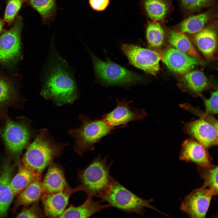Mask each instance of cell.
Returning <instances> with one entry per match:
<instances>
[{
    "mask_svg": "<svg viewBox=\"0 0 218 218\" xmlns=\"http://www.w3.org/2000/svg\"><path fill=\"white\" fill-rule=\"evenodd\" d=\"M40 93L45 99L52 100L58 106L72 104L79 97L73 69L58 53L54 38L46 60Z\"/></svg>",
    "mask_w": 218,
    "mask_h": 218,
    "instance_id": "obj_1",
    "label": "cell"
},
{
    "mask_svg": "<svg viewBox=\"0 0 218 218\" xmlns=\"http://www.w3.org/2000/svg\"><path fill=\"white\" fill-rule=\"evenodd\" d=\"M67 145L56 141L47 128L41 129L28 146L21 162L41 178L45 169L63 153Z\"/></svg>",
    "mask_w": 218,
    "mask_h": 218,
    "instance_id": "obj_2",
    "label": "cell"
},
{
    "mask_svg": "<svg viewBox=\"0 0 218 218\" xmlns=\"http://www.w3.org/2000/svg\"><path fill=\"white\" fill-rule=\"evenodd\" d=\"M107 158L106 157L102 158L99 155L86 168L78 171V179L81 183L75 190L76 192H84L87 196L86 200L92 199L93 197L105 193L110 188L112 178L110 170L114 161L107 165Z\"/></svg>",
    "mask_w": 218,
    "mask_h": 218,
    "instance_id": "obj_3",
    "label": "cell"
},
{
    "mask_svg": "<svg viewBox=\"0 0 218 218\" xmlns=\"http://www.w3.org/2000/svg\"><path fill=\"white\" fill-rule=\"evenodd\" d=\"M79 117L82 123L81 126L70 129L68 132L75 141L74 150L81 156L87 151L94 150V144L110 134L115 127L102 119L92 120L82 114Z\"/></svg>",
    "mask_w": 218,
    "mask_h": 218,
    "instance_id": "obj_4",
    "label": "cell"
},
{
    "mask_svg": "<svg viewBox=\"0 0 218 218\" xmlns=\"http://www.w3.org/2000/svg\"><path fill=\"white\" fill-rule=\"evenodd\" d=\"M97 197L101 200L106 201L111 206L129 213H134L144 215L145 208H149L162 213L150 203L153 199H143L127 189L113 177L111 187L105 193Z\"/></svg>",
    "mask_w": 218,
    "mask_h": 218,
    "instance_id": "obj_5",
    "label": "cell"
},
{
    "mask_svg": "<svg viewBox=\"0 0 218 218\" xmlns=\"http://www.w3.org/2000/svg\"><path fill=\"white\" fill-rule=\"evenodd\" d=\"M92 59L97 77L102 83L108 85L143 82V76L110 61H104L96 56L86 46Z\"/></svg>",
    "mask_w": 218,
    "mask_h": 218,
    "instance_id": "obj_6",
    "label": "cell"
},
{
    "mask_svg": "<svg viewBox=\"0 0 218 218\" xmlns=\"http://www.w3.org/2000/svg\"><path fill=\"white\" fill-rule=\"evenodd\" d=\"M0 133L5 147L13 154L20 153L28 146L32 132L29 124L23 121H14L7 115Z\"/></svg>",
    "mask_w": 218,
    "mask_h": 218,
    "instance_id": "obj_7",
    "label": "cell"
},
{
    "mask_svg": "<svg viewBox=\"0 0 218 218\" xmlns=\"http://www.w3.org/2000/svg\"><path fill=\"white\" fill-rule=\"evenodd\" d=\"M121 50L130 64L147 73L156 76L159 71L162 56L149 48L131 44H122Z\"/></svg>",
    "mask_w": 218,
    "mask_h": 218,
    "instance_id": "obj_8",
    "label": "cell"
},
{
    "mask_svg": "<svg viewBox=\"0 0 218 218\" xmlns=\"http://www.w3.org/2000/svg\"><path fill=\"white\" fill-rule=\"evenodd\" d=\"M23 20L18 16L12 27L0 36V61L9 63L16 59L19 55L21 49V35Z\"/></svg>",
    "mask_w": 218,
    "mask_h": 218,
    "instance_id": "obj_9",
    "label": "cell"
},
{
    "mask_svg": "<svg viewBox=\"0 0 218 218\" xmlns=\"http://www.w3.org/2000/svg\"><path fill=\"white\" fill-rule=\"evenodd\" d=\"M213 196L207 188L201 187L194 189L185 197L180 209L190 218H205Z\"/></svg>",
    "mask_w": 218,
    "mask_h": 218,
    "instance_id": "obj_10",
    "label": "cell"
},
{
    "mask_svg": "<svg viewBox=\"0 0 218 218\" xmlns=\"http://www.w3.org/2000/svg\"><path fill=\"white\" fill-rule=\"evenodd\" d=\"M131 101H117L116 108L102 116V119L112 126H126L131 121H139L147 116L144 109L135 108L130 105Z\"/></svg>",
    "mask_w": 218,
    "mask_h": 218,
    "instance_id": "obj_11",
    "label": "cell"
},
{
    "mask_svg": "<svg viewBox=\"0 0 218 218\" xmlns=\"http://www.w3.org/2000/svg\"><path fill=\"white\" fill-rule=\"evenodd\" d=\"M184 131L207 149L218 145V127L205 119L200 118L185 124Z\"/></svg>",
    "mask_w": 218,
    "mask_h": 218,
    "instance_id": "obj_12",
    "label": "cell"
},
{
    "mask_svg": "<svg viewBox=\"0 0 218 218\" xmlns=\"http://www.w3.org/2000/svg\"><path fill=\"white\" fill-rule=\"evenodd\" d=\"M218 19L206 26L202 30L190 35L192 41L207 59L213 60L217 47Z\"/></svg>",
    "mask_w": 218,
    "mask_h": 218,
    "instance_id": "obj_13",
    "label": "cell"
},
{
    "mask_svg": "<svg viewBox=\"0 0 218 218\" xmlns=\"http://www.w3.org/2000/svg\"><path fill=\"white\" fill-rule=\"evenodd\" d=\"M218 12V7L209 8L203 12L187 17L170 28L175 31L186 35L194 34L217 19Z\"/></svg>",
    "mask_w": 218,
    "mask_h": 218,
    "instance_id": "obj_14",
    "label": "cell"
},
{
    "mask_svg": "<svg viewBox=\"0 0 218 218\" xmlns=\"http://www.w3.org/2000/svg\"><path fill=\"white\" fill-rule=\"evenodd\" d=\"M179 157L181 160L195 164L197 167H206L212 164V158L207 149L191 137L182 144Z\"/></svg>",
    "mask_w": 218,
    "mask_h": 218,
    "instance_id": "obj_15",
    "label": "cell"
},
{
    "mask_svg": "<svg viewBox=\"0 0 218 218\" xmlns=\"http://www.w3.org/2000/svg\"><path fill=\"white\" fill-rule=\"evenodd\" d=\"M161 60L169 70L182 74L189 72L196 65L204 64L201 60L173 48L167 50Z\"/></svg>",
    "mask_w": 218,
    "mask_h": 218,
    "instance_id": "obj_16",
    "label": "cell"
},
{
    "mask_svg": "<svg viewBox=\"0 0 218 218\" xmlns=\"http://www.w3.org/2000/svg\"><path fill=\"white\" fill-rule=\"evenodd\" d=\"M75 188L70 187L49 194H44L41 200L46 216L49 218H59L65 210L71 195Z\"/></svg>",
    "mask_w": 218,
    "mask_h": 218,
    "instance_id": "obj_17",
    "label": "cell"
},
{
    "mask_svg": "<svg viewBox=\"0 0 218 218\" xmlns=\"http://www.w3.org/2000/svg\"><path fill=\"white\" fill-rule=\"evenodd\" d=\"M42 181L44 194H49L71 187L66 179L64 171L59 164L54 161L48 166Z\"/></svg>",
    "mask_w": 218,
    "mask_h": 218,
    "instance_id": "obj_18",
    "label": "cell"
},
{
    "mask_svg": "<svg viewBox=\"0 0 218 218\" xmlns=\"http://www.w3.org/2000/svg\"><path fill=\"white\" fill-rule=\"evenodd\" d=\"M11 174L10 166L5 164L0 172V217L6 214L15 196L10 185Z\"/></svg>",
    "mask_w": 218,
    "mask_h": 218,
    "instance_id": "obj_19",
    "label": "cell"
},
{
    "mask_svg": "<svg viewBox=\"0 0 218 218\" xmlns=\"http://www.w3.org/2000/svg\"><path fill=\"white\" fill-rule=\"evenodd\" d=\"M147 16L152 20L163 23L174 8L171 0H141Z\"/></svg>",
    "mask_w": 218,
    "mask_h": 218,
    "instance_id": "obj_20",
    "label": "cell"
},
{
    "mask_svg": "<svg viewBox=\"0 0 218 218\" xmlns=\"http://www.w3.org/2000/svg\"><path fill=\"white\" fill-rule=\"evenodd\" d=\"M101 201H94L92 199L86 200L81 205L74 206L70 205L65 209L61 218H88L101 210L111 206L109 204L102 205Z\"/></svg>",
    "mask_w": 218,
    "mask_h": 218,
    "instance_id": "obj_21",
    "label": "cell"
},
{
    "mask_svg": "<svg viewBox=\"0 0 218 218\" xmlns=\"http://www.w3.org/2000/svg\"><path fill=\"white\" fill-rule=\"evenodd\" d=\"M170 43L178 50L201 60V57L187 35L175 31L164 25Z\"/></svg>",
    "mask_w": 218,
    "mask_h": 218,
    "instance_id": "obj_22",
    "label": "cell"
},
{
    "mask_svg": "<svg viewBox=\"0 0 218 218\" xmlns=\"http://www.w3.org/2000/svg\"><path fill=\"white\" fill-rule=\"evenodd\" d=\"M41 178H37L17 196L13 209L15 212L22 205L25 206L39 201L44 194Z\"/></svg>",
    "mask_w": 218,
    "mask_h": 218,
    "instance_id": "obj_23",
    "label": "cell"
},
{
    "mask_svg": "<svg viewBox=\"0 0 218 218\" xmlns=\"http://www.w3.org/2000/svg\"><path fill=\"white\" fill-rule=\"evenodd\" d=\"M162 23L151 20L148 21L146 27V38L149 48L160 54L166 36L165 30Z\"/></svg>",
    "mask_w": 218,
    "mask_h": 218,
    "instance_id": "obj_24",
    "label": "cell"
},
{
    "mask_svg": "<svg viewBox=\"0 0 218 218\" xmlns=\"http://www.w3.org/2000/svg\"><path fill=\"white\" fill-rule=\"evenodd\" d=\"M14 85L9 81L0 77V107L7 110L8 108L22 107Z\"/></svg>",
    "mask_w": 218,
    "mask_h": 218,
    "instance_id": "obj_25",
    "label": "cell"
},
{
    "mask_svg": "<svg viewBox=\"0 0 218 218\" xmlns=\"http://www.w3.org/2000/svg\"><path fill=\"white\" fill-rule=\"evenodd\" d=\"M37 178H39L33 170L20 163L18 172L10 182L15 196H17Z\"/></svg>",
    "mask_w": 218,
    "mask_h": 218,
    "instance_id": "obj_26",
    "label": "cell"
},
{
    "mask_svg": "<svg viewBox=\"0 0 218 218\" xmlns=\"http://www.w3.org/2000/svg\"><path fill=\"white\" fill-rule=\"evenodd\" d=\"M26 3L40 15L42 25L50 26L58 9L56 0H27Z\"/></svg>",
    "mask_w": 218,
    "mask_h": 218,
    "instance_id": "obj_27",
    "label": "cell"
},
{
    "mask_svg": "<svg viewBox=\"0 0 218 218\" xmlns=\"http://www.w3.org/2000/svg\"><path fill=\"white\" fill-rule=\"evenodd\" d=\"M184 75L183 80L187 88L196 94H200L208 86V80L201 71H190Z\"/></svg>",
    "mask_w": 218,
    "mask_h": 218,
    "instance_id": "obj_28",
    "label": "cell"
},
{
    "mask_svg": "<svg viewBox=\"0 0 218 218\" xmlns=\"http://www.w3.org/2000/svg\"><path fill=\"white\" fill-rule=\"evenodd\" d=\"M182 12L185 17L200 12L207 8L218 7L216 0H179Z\"/></svg>",
    "mask_w": 218,
    "mask_h": 218,
    "instance_id": "obj_29",
    "label": "cell"
},
{
    "mask_svg": "<svg viewBox=\"0 0 218 218\" xmlns=\"http://www.w3.org/2000/svg\"><path fill=\"white\" fill-rule=\"evenodd\" d=\"M200 177L203 180L204 183L202 187L210 190L213 196L218 193V170L217 166L213 164L206 167H197Z\"/></svg>",
    "mask_w": 218,
    "mask_h": 218,
    "instance_id": "obj_30",
    "label": "cell"
},
{
    "mask_svg": "<svg viewBox=\"0 0 218 218\" xmlns=\"http://www.w3.org/2000/svg\"><path fill=\"white\" fill-rule=\"evenodd\" d=\"M27 0H8L3 20L10 26L14 23L23 5Z\"/></svg>",
    "mask_w": 218,
    "mask_h": 218,
    "instance_id": "obj_31",
    "label": "cell"
},
{
    "mask_svg": "<svg viewBox=\"0 0 218 218\" xmlns=\"http://www.w3.org/2000/svg\"><path fill=\"white\" fill-rule=\"evenodd\" d=\"M17 218H44L46 216L39 205V201L36 202L28 208H25L16 217Z\"/></svg>",
    "mask_w": 218,
    "mask_h": 218,
    "instance_id": "obj_32",
    "label": "cell"
},
{
    "mask_svg": "<svg viewBox=\"0 0 218 218\" xmlns=\"http://www.w3.org/2000/svg\"><path fill=\"white\" fill-rule=\"evenodd\" d=\"M180 106L185 109L198 116L200 118L205 119L215 126L218 127L217 120L212 115L209 114L205 112L202 111L189 104H181Z\"/></svg>",
    "mask_w": 218,
    "mask_h": 218,
    "instance_id": "obj_33",
    "label": "cell"
},
{
    "mask_svg": "<svg viewBox=\"0 0 218 218\" xmlns=\"http://www.w3.org/2000/svg\"><path fill=\"white\" fill-rule=\"evenodd\" d=\"M218 91L213 92L208 99H203L205 112L211 114L218 113Z\"/></svg>",
    "mask_w": 218,
    "mask_h": 218,
    "instance_id": "obj_34",
    "label": "cell"
},
{
    "mask_svg": "<svg viewBox=\"0 0 218 218\" xmlns=\"http://www.w3.org/2000/svg\"><path fill=\"white\" fill-rule=\"evenodd\" d=\"M110 0H89V5L94 10L101 11L104 10L108 5Z\"/></svg>",
    "mask_w": 218,
    "mask_h": 218,
    "instance_id": "obj_35",
    "label": "cell"
},
{
    "mask_svg": "<svg viewBox=\"0 0 218 218\" xmlns=\"http://www.w3.org/2000/svg\"><path fill=\"white\" fill-rule=\"evenodd\" d=\"M7 111L0 107V124L2 120L4 119L5 117L7 115ZM2 128L0 126V133L1 131Z\"/></svg>",
    "mask_w": 218,
    "mask_h": 218,
    "instance_id": "obj_36",
    "label": "cell"
},
{
    "mask_svg": "<svg viewBox=\"0 0 218 218\" xmlns=\"http://www.w3.org/2000/svg\"><path fill=\"white\" fill-rule=\"evenodd\" d=\"M5 23V22L3 19L0 18V34L6 31L4 28Z\"/></svg>",
    "mask_w": 218,
    "mask_h": 218,
    "instance_id": "obj_37",
    "label": "cell"
}]
</instances>
